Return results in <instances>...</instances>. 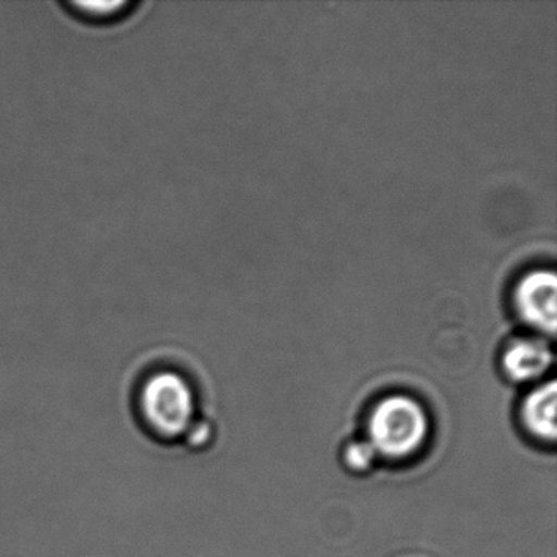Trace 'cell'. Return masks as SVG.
<instances>
[{
  "instance_id": "3957f363",
  "label": "cell",
  "mask_w": 557,
  "mask_h": 557,
  "mask_svg": "<svg viewBox=\"0 0 557 557\" xmlns=\"http://www.w3.org/2000/svg\"><path fill=\"white\" fill-rule=\"evenodd\" d=\"M557 280L553 270L536 269L524 273L511 293L515 312L524 324L541 334L556 332Z\"/></svg>"
},
{
  "instance_id": "6da1fadb",
  "label": "cell",
  "mask_w": 557,
  "mask_h": 557,
  "mask_svg": "<svg viewBox=\"0 0 557 557\" xmlns=\"http://www.w3.org/2000/svg\"><path fill=\"white\" fill-rule=\"evenodd\" d=\"M429 419L417 400L391 396L381 400L368 422V440L376 456L404 459L422 448Z\"/></svg>"
},
{
  "instance_id": "7a4b0ae2",
  "label": "cell",
  "mask_w": 557,
  "mask_h": 557,
  "mask_svg": "<svg viewBox=\"0 0 557 557\" xmlns=\"http://www.w3.org/2000/svg\"><path fill=\"white\" fill-rule=\"evenodd\" d=\"M141 403L152 426L168 436L184 433L194 417V394L174 371L152 374L143 387Z\"/></svg>"
},
{
  "instance_id": "5b68a950",
  "label": "cell",
  "mask_w": 557,
  "mask_h": 557,
  "mask_svg": "<svg viewBox=\"0 0 557 557\" xmlns=\"http://www.w3.org/2000/svg\"><path fill=\"white\" fill-rule=\"evenodd\" d=\"M556 383L541 384L524 397L521 406V422L524 429L541 442L556 440Z\"/></svg>"
},
{
  "instance_id": "8992f818",
  "label": "cell",
  "mask_w": 557,
  "mask_h": 557,
  "mask_svg": "<svg viewBox=\"0 0 557 557\" xmlns=\"http://www.w3.org/2000/svg\"><path fill=\"white\" fill-rule=\"evenodd\" d=\"M132 5L129 2L116 0V2H71L70 8L77 15H84L90 21H110L116 15H122V12Z\"/></svg>"
},
{
  "instance_id": "277c9868",
  "label": "cell",
  "mask_w": 557,
  "mask_h": 557,
  "mask_svg": "<svg viewBox=\"0 0 557 557\" xmlns=\"http://www.w3.org/2000/svg\"><path fill=\"white\" fill-rule=\"evenodd\" d=\"M553 364V350L546 338H515L505 347L502 368L508 380L527 383L543 376Z\"/></svg>"
},
{
  "instance_id": "52a82bcc",
  "label": "cell",
  "mask_w": 557,
  "mask_h": 557,
  "mask_svg": "<svg viewBox=\"0 0 557 557\" xmlns=\"http://www.w3.org/2000/svg\"><path fill=\"white\" fill-rule=\"evenodd\" d=\"M374 458H376V453L368 442H351L345 448L344 461L350 471H368L373 465Z\"/></svg>"
}]
</instances>
